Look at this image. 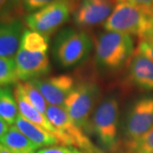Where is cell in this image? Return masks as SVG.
<instances>
[{"label":"cell","instance_id":"cell-1","mask_svg":"<svg viewBox=\"0 0 153 153\" xmlns=\"http://www.w3.org/2000/svg\"><path fill=\"white\" fill-rule=\"evenodd\" d=\"M120 107L114 94L102 99L90 120L89 134H94L101 146L109 153H121Z\"/></svg>","mask_w":153,"mask_h":153},{"label":"cell","instance_id":"cell-2","mask_svg":"<svg viewBox=\"0 0 153 153\" xmlns=\"http://www.w3.org/2000/svg\"><path fill=\"white\" fill-rule=\"evenodd\" d=\"M153 126V94L143 95L127 108L120 124L122 153H132L134 144Z\"/></svg>","mask_w":153,"mask_h":153},{"label":"cell","instance_id":"cell-3","mask_svg":"<svg viewBox=\"0 0 153 153\" xmlns=\"http://www.w3.org/2000/svg\"><path fill=\"white\" fill-rule=\"evenodd\" d=\"M134 53L132 36L106 31L97 38L94 61L103 71H116L128 65Z\"/></svg>","mask_w":153,"mask_h":153},{"label":"cell","instance_id":"cell-4","mask_svg":"<svg viewBox=\"0 0 153 153\" xmlns=\"http://www.w3.org/2000/svg\"><path fill=\"white\" fill-rule=\"evenodd\" d=\"M92 48L93 41L86 32L66 27L55 36L52 54L56 64L66 69L86 60Z\"/></svg>","mask_w":153,"mask_h":153},{"label":"cell","instance_id":"cell-5","mask_svg":"<svg viewBox=\"0 0 153 153\" xmlns=\"http://www.w3.org/2000/svg\"><path fill=\"white\" fill-rule=\"evenodd\" d=\"M104 28L140 39L153 32V15L129 3L118 2L104 23Z\"/></svg>","mask_w":153,"mask_h":153},{"label":"cell","instance_id":"cell-6","mask_svg":"<svg viewBox=\"0 0 153 153\" xmlns=\"http://www.w3.org/2000/svg\"><path fill=\"white\" fill-rule=\"evenodd\" d=\"M100 97L96 82L82 81L76 84L65 100L63 108L72 121L86 134H89L90 120Z\"/></svg>","mask_w":153,"mask_h":153},{"label":"cell","instance_id":"cell-7","mask_svg":"<svg viewBox=\"0 0 153 153\" xmlns=\"http://www.w3.org/2000/svg\"><path fill=\"white\" fill-rule=\"evenodd\" d=\"M45 116L51 124L60 132V144L80 148L86 153L99 152L100 150L94 146L84 131L72 121L63 107L49 105Z\"/></svg>","mask_w":153,"mask_h":153},{"label":"cell","instance_id":"cell-8","mask_svg":"<svg viewBox=\"0 0 153 153\" xmlns=\"http://www.w3.org/2000/svg\"><path fill=\"white\" fill-rule=\"evenodd\" d=\"M72 10L70 0H60L28 15L25 21L30 30L49 37L69 20Z\"/></svg>","mask_w":153,"mask_h":153},{"label":"cell","instance_id":"cell-9","mask_svg":"<svg viewBox=\"0 0 153 153\" xmlns=\"http://www.w3.org/2000/svg\"><path fill=\"white\" fill-rule=\"evenodd\" d=\"M14 60L17 76L23 82L40 78L50 71L46 49H25L20 46Z\"/></svg>","mask_w":153,"mask_h":153},{"label":"cell","instance_id":"cell-10","mask_svg":"<svg viewBox=\"0 0 153 153\" xmlns=\"http://www.w3.org/2000/svg\"><path fill=\"white\" fill-rule=\"evenodd\" d=\"M115 0H81L73 12L74 23L79 27L100 25L111 15Z\"/></svg>","mask_w":153,"mask_h":153},{"label":"cell","instance_id":"cell-11","mask_svg":"<svg viewBox=\"0 0 153 153\" xmlns=\"http://www.w3.org/2000/svg\"><path fill=\"white\" fill-rule=\"evenodd\" d=\"M32 82L43 94L47 103L63 107L65 100L75 86V80L70 75H59L33 79Z\"/></svg>","mask_w":153,"mask_h":153},{"label":"cell","instance_id":"cell-12","mask_svg":"<svg viewBox=\"0 0 153 153\" xmlns=\"http://www.w3.org/2000/svg\"><path fill=\"white\" fill-rule=\"evenodd\" d=\"M129 82L145 91L153 90V61L136 51L128 64Z\"/></svg>","mask_w":153,"mask_h":153},{"label":"cell","instance_id":"cell-13","mask_svg":"<svg viewBox=\"0 0 153 153\" xmlns=\"http://www.w3.org/2000/svg\"><path fill=\"white\" fill-rule=\"evenodd\" d=\"M25 30L20 21L0 22V56L15 59Z\"/></svg>","mask_w":153,"mask_h":153},{"label":"cell","instance_id":"cell-14","mask_svg":"<svg viewBox=\"0 0 153 153\" xmlns=\"http://www.w3.org/2000/svg\"><path fill=\"white\" fill-rule=\"evenodd\" d=\"M14 94L16 96L20 114L22 115L24 118H26L27 120L30 121L31 123H33L34 124L43 128L44 129L49 132L53 135H55L60 141V132L51 124V123L46 117V116L42 114L39 111H38L33 105L29 102L27 98L26 97V95L23 93V90H22L19 82L16 86Z\"/></svg>","mask_w":153,"mask_h":153},{"label":"cell","instance_id":"cell-15","mask_svg":"<svg viewBox=\"0 0 153 153\" xmlns=\"http://www.w3.org/2000/svg\"><path fill=\"white\" fill-rule=\"evenodd\" d=\"M15 126L38 148L53 146L60 144L59 140L55 135L44 129L43 128L27 120L21 114L18 116L15 123Z\"/></svg>","mask_w":153,"mask_h":153},{"label":"cell","instance_id":"cell-16","mask_svg":"<svg viewBox=\"0 0 153 153\" xmlns=\"http://www.w3.org/2000/svg\"><path fill=\"white\" fill-rule=\"evenodd\" d=\"M0 143L3 144L12 153H24L38 149L27 137L20 131L15 125L10 127Z\"/></svg>","mask_w":153,"mask_h":153},{"label":"cell","instance_id":"cell-17","mask_svg":"<svg viewBox=\"0 0 153 153\" xmlns=\"http://www.w3.org/2000/svg\"><path fill=\"white\" fill-rule=\"evenodd\" d=\"M20 115L15 94L9 86L0 87V117L10 126L15 124Z\"/></svg>","mask_w":153,"mask_h":153},{"label":"cell","instance_id":"cell-18","mask_svg":"<svg viewBox=\"0 0 153 153\" xmlns=\"http://www.w3.org/2000/svg\"><path fill=\"white\" fill-rule=\"evenodd\" d=\"M22 87L23 93L27 98L29 102L33 105L36 109L39 111L42 114L45 116L46 110H47V101L43 96V94L38 89L33 82L30 81H25V82H19Z\"/></svg>","mask_w":153,"mask_h":153},{"label":"cell","instance_id":"cell-19","mask_svg":"<svg viewBox=\"0 0 153 153\" xmlns=\"http://www.w3.org/2000/svg\"><path fill=\"white\" fill-rule=\"evenodd\" d=\"M18 80L15 60L0 56V87L10 86Z\"/></svg>","mask_w":153,"mask_h":153},{"label":"cell","instance_id":"cell-20","mask_svg":"<svg viewBox=\"0 0 153 153\" xmlns=\"http://www.w3.org/2000/svg\"><path fill=\"white\" fill-rule=\"evenodd\" d=\"M132 153H153V126L134 144Z\"/></svg>","mask_w":153,"mask_h":153},{"label":"cell","instance_id":"cell-21","mask_svg":"<svg viewBox=\"0 0 153 153\" xmlns=\"http://www.w3.org/2000/svg\"><path fill=\"white\" fill-rule=\"evenodd\" d=\"M136 51L142 53L153 61V32L139 39Z\"/></svg>","mask_w":153,"mask_h":153},{"label":"cell","instance_id":"cell-22","mask_svg":"<svg viewBox=\"0 0 153 153\" xmlns=\"http://www.w3.org/2000/svg\"><path fill=\"white\" fill-rule=\"evenodd\" d=\"M57 1L60 0H22V4L27 12H35Z\"/></svg>","mask_w":153,"mask_h":153},{"label":"cell","instance_id":"cell-23","mask_svg":"<svg viewBox=\"0 0 153 153\" xmlns=\"http://www.w3.org/2000/svg\"><path fill=\"white\" fill-rule=\"evenodd\" d=\"M80 151L76 150L74 147H67L65 146H49V147L44 148L39 150L37 153H79Z\"/></svg>","mask_w":153,"mask_h":153},{"label":"cell","instance_id":"cell-24","mask_svg":"<svg viewBox=\"0 0 153 153\" xmlns=\"http://www.w3.org/2000/svg\"><path fill=\"white\" fill-rule=\"evenodd\" d=\"M117 2H126L135 5L144 10L153 14V0H117Z\"/></svg>","mask_w":153,"mask_h":153},{"label":"cell","instance_id":"cell-25","mask_svg":"<svg viewBox=\"0 0 153 153\" xmlns=\"http://www.w3.org/2000/svg\"><path fill=\"white\" fill-rule=\"evenodd\" d=\"M9 126L10 125L6 123L5 121L0 117V140H2L3 137L4 136L6 132L9 130V128H10Z\"/></svg>","mask_w":153,"mask_h":153},{"label":"cell","instance_id":"cell-26","mask_svg":"<svg viewBox=\"0 0 153 153\" xmlns=\"http://www.w3.org/2000/svg\"><path fill=\"white\" fill-rule=\"evenodd\" d=\"M10 0H0V13L2 12V10H4V9L5 8L7 4L10 2Z\"/></svg>","mask_w":153,"mask_h":153},{"label":"cell","instance_id":"cell-27","mask_svg":"<svg viewBox=\"0 0 153 153\" xmlns=\"http://www.w3.org/2000/svg\"><path fill=\"white\" fill-rule=\"evenodd\" d=\"M0 153H12V152H11L10 151L8 148L5 147L3 144H1V143H0Z\"/></svg>","mask_w":153,"mask_h":153},{"label":"cell","instance_id":"cell-28","mask_svg":"<svg viewBox=\"0 0 153 153\" xmlns=\"http://www.w3.org/2000/svg\"><path fill=\"white\" fill-rule=\"evenodd\" d=\"M24 153H35V151H31V152H24Z\"/></svg>","mask_w":153,"mask_h":153},{"label":"cell","instance_id":"cell-29","mask_svg":"<svg viewBox=\"0 0 153 153\" xmlns=\"http://www.w3.org/2000/svg\"><path fill=\"white\" fill-rule=\"evenodd\" d=\"M79 153H82V152H79Z\"/></svg>","mask_w":153,"mask_h":153},{"label":"cell","instance_id":"cell-30","mask_svg":"<svg viewBox=\"0 0 153 153\" xmlns=\"http://www.w3.org/2000/svg\"><path fill=\"white\" fill-rule=\"evenodd\" d=\"M152 15H153V14H152Z\"/></svg>","mask_w":153,"mask_h":153}]
</instances>
